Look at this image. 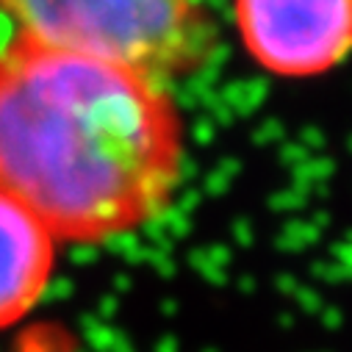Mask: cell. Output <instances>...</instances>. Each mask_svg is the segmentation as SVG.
Here are the masks:
<instances>
[{"label": "cell", "instance_id": "obj_3", "mask_svg": "<svg viewBox=\"0 0 352 352\" xmlns=\"http://www.w3.org/2000/svg\"><path fill=\"white\" fill-rule=\"evenodd\" d=\"M247 56L278 78H314L352 53V0H233Z\"/></svg>", "mask_w": 352, "mask_h": 352}, {"label": "cell", "instance_id": "obj_2", "mask_svg": "<svg viewBox=\"0 0 352 352\" xmlns=\"http://www.w3.org/2000/svg\"><path fill=\"white\" fill-rule=\"evenodd\" d=\"M17 34L128 67L158 83L197 72L214 53L203 0H0Z\"/></svg>", "mask_w": 352, "mask_h": 352}, {"label": "cell", "instance_id": "obj_1", "mask_svg": "<svg viewBox=\"0 0 352 352\" xmlns=\"http://www.w3.org/2000/svg\"><path fill=\"white\" fill-rule=\"evenodd\" d=\"M184 178V120L164 83L14 34L0 47V195L61 244L153 225Z\"/></svg>", "mask_w": 352, "mask_h": 352}, {"label": "cell", "instance_id": "obj_4", "mask_svg": "<svg viewBox=\"0 0 352 352\" xmlns=\"http://www.w3.org/2000/svg\"><path fill=\"white\" fill-rule=\"evenodd\" d=\"M56 244L28 208L0 195V330L42 302L56 272Z\"/></svg>", "mask_w": 352, "mask_h": 352}]
</instances>
